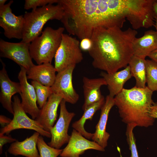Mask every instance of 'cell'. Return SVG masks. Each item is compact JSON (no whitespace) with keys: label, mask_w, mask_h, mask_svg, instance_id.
Returning <instances> with one entry per match:
<instances>
[{"label":"cell","mask_w":157,"mask_h":157,"mask_svg":"<svg viewBox=\"0 0 157 157\" xmlns=\"http://www.w3.org/2000/svg\"><path fill=\"white\" fill-rule=\"evenodd\" d=\"M146 80L147 87L152 92L157 91V63L146 60Z\"/></svg>","instance_id":"24"},{"label":"cell","mask_w":157,"mask_h":157,"mask_svg":"<svg viewBox=\"0 0 157 157\" xmlns=\"http://www.w3.org/2000/svg\"><path fill=\"white\" fill-rule=\"evenodd\" d=\"M92 42L90 38H85L81 40L80 47L81 50L88 51L91 48Z\"/></svg>","instance_id":"30"},{"label":"cell","mask_w":157,"mask_h":157,"mask_svg":"<svg viewBox=\"0 0 157 157\" xmlns=\"http://www.w3.org/2000/svg\"><path fill=\"white\" fill-rule=\"evenodd\" d=\"M103 98L99 101L89 106L84 111L81 117L72 124L74 129L80 133L84 137L88 140L92 139L93 133L87 132L84 129V125L86 121L88 119L91 120L96 112L101 109L105 102Z\"/></svg>","instance_id":"22"},{"label":"cell","mask_w":157,"mask_h":157,"mask_svg":"<svg viewBox=\"0 0 157 157\" xmlns=\"http://www.w3.org/2000/svg\"><path fill=\"white\" fill-rule=\"evenodd\" d=\"M100 75L106 83L109 95L113 97L121 91L124 84L132 76L129 65L119 72L111 73L102 72Z\"/></svg>","instance_id":"21"},{"label":"cell","mask_w":157,"mask_h":157,"mask_svg":"<svg viewBox=\"0 0 157 157\" xmlns=\"http://www.w3.org/2000/svg\"><path fill=\"white\" fill-rule=\"evenodd\" d=\"M115 106L114 97L109 94L106 97L105 102L101 108L100 116L96 125V130L92 138V140L104 149L107 146L110 134L106 131L110 112Z\"/></svg>","instance_id":"15"},{"label":"cell","mask_w":157,"mask_h":157,"mask_svg":"<svg viewBox=\"0 0 157 157\" xmlns=\"http://www.w3.org/2000/svg\"><path fill=\"white\" fill-rule=\"evenodd\" d=\"M94 149L104 151L105 149L97 143L90 141L73 129L67 145L63 150L61 157H80L87 150Z\"/></svg>","instance_id":"13"},{"label":"cell","mask_w":157,"mask_h":157,"mask_svg":"<svg viewBox=\"0 0 157 157\" xmlns=\"http://www.w3.org/2000/svg\"><path fill=\"white\" fill-rule=\"evenodd\" d=\"M40 135L39 133L35 132L23 141L17 140L10 144L8 152L15 156L22 155L26 157H40L37 148Z\"/></svg>","instance_id":"20"},{"label":"cell","mask_w":157,"mask_h":157,"mask_svg":"<svg viewBox=\"0 0 157 157\" xmlns=\"http://www.w3.org/2000/svg\"><path fill=\"white\" fill-rule=\"evenodd\" d=\"M83 82L84 102L82 109L84 111L90 105L104 97L101 94L100 88L103 85H107V83L103 77L90 78L84 76Z\"/></svg>","instance_id":"17"},{"label":"cell","mask_w":157,"mask_h":157,"mask_svg":"<svg viewBox=\"0 0 157 157\" xmlns=\"http://www.w3.org/2000/svg\"><path fill=\"white\" fill-rule=\"evenodd\" d=\"M5 154L6 157H8V156H7V152H5Z\"/></svg>","instance_id":"37"},{"label":"cell","mask_w":157,"mask_h":157,"mask_svg":"<svg viewBox=\"0 0 157 157\" xmlns=\"http://www.w3.org/2000/svg\"><path fill=\"white\" fill-rule=\"evenodd\" d=\"M12 119L3 115H0V124L2 128L8 124L12 121Z\"/></svg>","instance_id":"31"},{"label":"cell","mask_w":157,"mask_h":157,"mask_svg":"<svg viewBox=\"0 0 157 157\" xmlns=\"http://www.w3.org/2000/svg\"><path fill=\"white\" fill-rule=\"evenodd\" d=\"M153 93L147 86L123 88L114 97L115 106L118 109L122 121L126 124L134 123L140 127L152 126L155 120L150 115L154 103Z\"/></svg>","instance_id":"3"},{"label":"cell","mask_w":157,"mask_h":157,"mask_svg":"<svg viewBox=\"0 0 157 157\" xmlns=\"http://www.w3.org/2000/svg\"><path fill=\"white\" fill-rule=\"evenodd\" d=\"M136 126H137V125L134 123L127 124L126 135L131 151L130 157H139L136 144V139L133 133V130Z\"/></svg>","instance_id":"27"},{"label":"cell","mask_w":157,"mask_h":157,"mask_svg":"<svg viewBox=\"0 0 157 157\" xmlns=\"http://www.w3.org/2000/svg\"><path fill=\"white\" fill-rule=\"evenodd\" d=\"M64 14L60 20L70 34L90 38L99 27L122 28L132 13L133 0H59Z\"/></svg>","instance_id":"1"},{"label":"cell","mask_w":157,"mask_h":157,"mask_svg":"<svg viewBox=\"0 0 157 157\" xmlns=\"http://www.w3.org/2000/svg\"><path fill=\"white\" fill-rule=\"evenodd\" d=\"M150 115L153 118L157 119V102H154L150 111Z\"/></svg>","instance_id":"32"},{"label":"cell","mask_w":157,"mask_h":157,"mask_svg":"<svg viewBox=\"0 0 157 157\" xmlns=\"http://www.w3.org/2000/svg\"><path fill=\"white\" fill-rule=\"evenodd\" d=\"M37 147L40 157H57L62 153V149L52 147L47 144L42 135L39 137Z\"/></svg>","instance_id":"26"},{"label":"cell","mask_w":157,"mask_h":157,"mask_svg":"<svg viewBox=\"0 0 157 157\" xmlns=\"http://www.w3.org/2000/svg\"><path fill=\"white\" fill-rule=\"evenodd\" d=\"M7 0H0V7L3 6L6 4L5 3Z\"/></svg>","instance_id":"35"},{"label":"cell","mask_w":157,"mask_h":157,"mask_svg":"<svg viewBox=\"0 0 157 157\" xmlns=\"http://www.w3.org/2000/svg\"><path fill=\"white\" fill-rule=\"evenodd\" d=\"M13 2L10 0L0 7V26L8 38L22 39L25 20L23 15L16 16L12 13L10 6Z\"/></svg>","instance_id":"10"},{"label":"cell","mask_w":157,"mask_h":157,"mask_svg":"<svg viewBox=\"0 0 157 157\" xmlns=\"http://www.w3.org/2000/svg\"><path fill=\"white\" fill-rule=\"evenodd\" d=\"M153 9L154 16L157 15V0H154L153 3Z\"/></svg>","instance_id":"34"},{"label":"cell","mask_w":157,"mask_h":157,"mask_svg":"<svg viewBox=\"0 0 157 157\" xmlns=\"http://www.w3.org/2000/svg\"><path fill=\"white\" fill-rule=\"evenodd\" d=\"M12 102L13 117L11 122L0 129V133L8 135L12 131L19 129H26L35 131L42 136L51 138V133L44 130L35 120L29 118L26 114L18 96L13 97Z\"/></svg>","instance_id":"7"},{"label":"cell","mask_w":157,"mask_h":157,"mask_svg":"<svg viewBox=\"0 0 157 157\" xmlns=\"http://www.w3.org/2000/svg\"><path fill=\"white\" fill-rule=\"evenodd\" d=\"M56 71L51 63L34 65L26 71L27 79L36 81L41 84L51 87L55 81Z\"/></svg>","instance_id":"18"},{"label":"cell","mask_w":157,"mask_h":157,"mask_svg":"<svg viewBox=\"0 0 157 157\" xmlns=\"http://www.w3.org/2000/svg\"><path fill=\"white\" fill-rule=\"evenodd\" d=\"M62 99L60 96L53 93L45 105L40 109L38 115L35 120L44 130L50 132L53 126L57 119L58 107Z\"/></svg>","instance_id":"16"},{"label":"cell","mask_w":157,"mask_h":157,"mask_svg":"<svg viewBox=\"0 0 157 157\" xmlns=\"http://www.w3.org/2000/svg\"><path fill=\"white\" fill-rule=\"evenodd\" d=\"M76 65H71L58 72L53 85L51 87L53 93L62 97L66 102L76 104L79 96L72 84V74Z\"/></svg>","instance_id":"11"},{"label":"cell","mask_w":157,"mask_h":157,"mask_svg":"<svg viewBox=\"0 0 157 157\" xmlns=\"http://www.w3.org/2000/svg\"><path fill=\"white\" fill-rule=\"evenodd\" d=\"M80 41L76 38L63 33L61 42L54 56V67L58 72L83 59Z\"/></svg>","instance_id":"6"},{"label":"cell","mask_w":157,"mask_h":157,"mask_svg":"<svg viewBox=\"0 0 157 157\" xmlns=\"http://www.w3.org/2000/svg\"><path fill=\"white\" fill-rule=\"evenodd\" d=\"M16 139L12 138L10 135H5L0 133V154L3 151V146L7 143H13L16 141Z\"/></svg>","instance_id":"29"},{"label":"cell","mask_w":157,"mask_h":157,"mask_svg":"<svg viewBox=\"0 0 157 157\" xmlns=\"http://www.w3.org/2000/svg\"><path fill=\"white\" fill-rule=\"evenodd\" d=\"M145 60L133 55L128 64L132 76L135 79V86L138 88H143L146 86Z\"/></svg>","instance_id":"23"},{"label":"cell","mask_w":157,"mask_h":157,"mask_svg":"<svg viewBox=\"0 0 157 157\" xmlns=\"http://www.w3.org/2000/svg\"><path fill=\"white\" fill-rule=\"evenodd\" d=\"M148 56L157 63V49L151 52Z\"/></svg>","instance_id":"33"},{"label":"cell","mask_w":157,"mask_h":157,"mask_svg":"<svg viewBox=\"0 0 157 157\" xmlns=\"http://www.w3.org/2000/svg\"><path fill=\"white\" fill-rule=\"evenodd\" d=\"M20 67L18 78L21 87L19 94L21 98V104L26 113L29 114L32 119L35 120L40 110L37 104L35 90L33 86L27 81L26 69L23 67Z\"/></svg>","instance_id":"12"},{"label":"cell","mask_w":157,"mask_h":157,"mask_svg":"<svg viewBox=\"0 0 157 157\" xmlns=\"http://www.w3.org/2000/svg\"><path fill=\"white\" fill-rule=\"evenodd\" d=\"M64 30L63 27L54 29L47 27L42 31L40 36L30 43L29 51L31 56L38 65L51 63L60 43Z\"/></svg>","instance_id":"5"},{"label":"cell","mask_w":157,"mask_h":157,"mask_svg":"<svg viewBox=\"0 0 157 157\" xmlns=\"http://www.w3.org/2000/svg\"><path fill=\"white\" fill-rule=\"evenodd\" d=\"M2 68L0 71V102L3 108L13 115L11 98L14 94L21 92L19 83L12 81L9 78L4 63L0 59Z\"/></svg>","instance_id":"14"},{"label":"cell","mask_w":157,"mask_h":157,"mask_svg":"<svg viewBox=\"0 0 157 157\" xmlns=\"http://www.w3.org/2000/svg\"><path fill=\"white\" fill-rule=\"evenodd\" d=\"M66 102L63 99L61 101L59 118L50 132L51 139L48 144L57 149H60L64 144L68 143L70 137L68 134V129L70 122L75 115L73 112L68 111Z\"/></svg>","instance_id":"8"},{"label":"cell","mask_w":157,"mask_h":157,"mask_svg":"<svg viewBox=\"0 0 157 157\" xmlns=\"http://www.w3.org/2000/svg\"><path fill=\"white\" fill-rule=\"evenodd\" d=\"M133 55L144 58L157 49V33L153 30L145 31L142 37L134 39L132 42Z\"/></svg>","instance_id":"19"},{"label":"cell","mask_w":157,"mask_h":157,"mask_svg":"<svg viewBox=\"0 0 157 157\" xmlns=\"http://www.w3.org/2000/svg\"><path fill=\"white\" fill-rule=\"evenodd\" d=\"M31 83L35 90L37 103L39 108L41 109L53 93L51 87L44 85L35 81H32Z\"/></svg>","instance_id":"25"},{"label":"cell","mask_w":157,"mask_h":157,"mask_svg":"<svg viewBox=\"0 0 157 157\" xmlns=\"http://www.w3.org/2000/svg\"><path fill=\"white\" fill-rule=\"evenodd\" d=\"M30 44L21 41L17 43L9 42L1 39L0 57L13 60L27 71L34 65L29 53Z\"/></svg>","instance_id":"9"},{"label":"cell","mask_w":157,"mask_h":157,"mask_svg":"<svg viewBox=\"0 0 157 157\" xmlns=\"http://www.w3.org/2000/svg\"><path fill=\"white\" fill-rule=\"evenodd\" d=\"M59 0H25L24 8L26 10H34L38 7H42L49 4L58 3Z\"/></svg>","instance_id":"28"},{"label":"cell","mask_w":157,"mask_h":157,"mask_svg":"<svg viewBox=\"0 0 157 157\" xmlns=\"http://www.w3.org/2000/svg\"><path fill=\"white\" fill-rule=\"evenodd\" d=\"M155 24L154 26L155 27L156 30V32L157 33V15H155Z\"/></svg>","instance_id":"36"},{"label":"cell","mask_w":157,"mask_h":157,"mask_svg":"<svg viewBox=\"0 0 157 157\" xmlns=\"http://www.w3.org/2000/svg\"><path fill=\"white\" fill-rule=\"evenodd\" d=\"M64 14V10L59 3L49 4L26 12L24 15L25 24L21 42L30 43L41 34L44 25L48 21L61 20Z\"/></svg>","instance_id":"4"},{"label":"cell","mask_w":157,"mask_h":157,"mask_svg":"<svg viewBox=\"0 0 157 157\" xmlns=\"http://www.w3.org/2000/svg\"><path fill=\"white\" fill-rule=\"evenodd\" d=\"M121 28L99 27L94 30L88 51L94 67L111 73L127 66L133 55L132 42L138 32L130 27L124 31Z\"/></svg>","instance_id":"2"}]
</instances>
